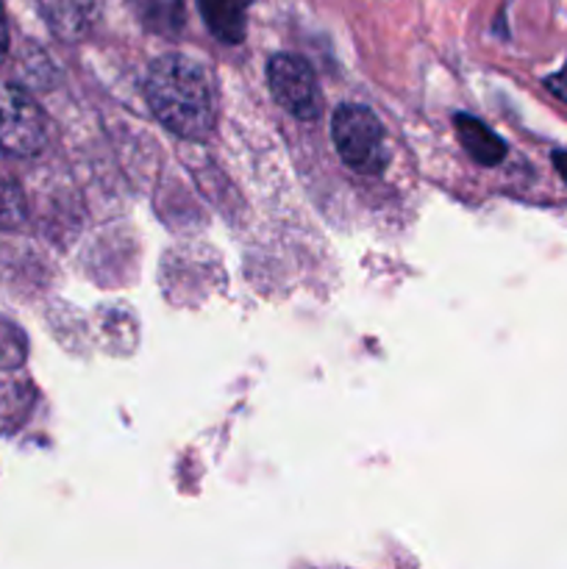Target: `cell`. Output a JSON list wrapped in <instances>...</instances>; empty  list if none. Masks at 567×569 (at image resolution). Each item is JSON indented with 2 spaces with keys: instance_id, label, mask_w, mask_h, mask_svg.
I'll return each mask as SVG.
<instances>
[{
  "instance_id": "4",
  "label": "cell",
  "mask_w": 567,
  "mask_h": 569,
  "mask_svg": "<svg viewBox=\"0 0 567 569\" xmlns=\"http://www.w3.org/2000/svg\"><path fill=\"white\" fill-rule=\"evenodd\" d=\"M272 98L287 109L295 120L311 122L322 114V92L315 70L300 56L276 53L267 64Z\"/></svg>"
},
{
  "instance_id": "7",
  "label": "cell",
  "mask_w": 567,
  "mask_h": 569,
  "mask_svg": "<svg viewBox=\"0 0 567 569\" xmlns=\"http://www.w3.org/2000/svg\"><path fill=\"white\" fill-rule=\"evenodd\" d=\"M39 6L50 28L64 39L83 37L98 14V0H39Z\"/></svg>"
},
{
  "instance_id": "2",
  "label": "cell",
  "mask_w": 567,
  "mask_h": 569,
  "mask_svg": "<svg viewBox=\"0 0 567 569\" xmlns=\"http://www.w3.org/2000/svg\"><path fill=\"white\" fill-rule=\"evenodd\" d=\"M331 137L339 159L361 176H381L392 161L387 131L367 106H339L331 117Z\"/></svg>"
},
{
  "instance_id": "1",
  "label": "cell",
  "mask_w": 567,
  "mask_h": 569,
  "mask_svg": "<svg viewBox=\"0 0 567 569\" xmlns=\"http://www.w3.org/2000/svg\"><path fill=\"white\" fill-rule=\"evenodd\" d=\"M150 111L176 137L200 142L217 120V92L211 72L200 61L181 53H167L150 64L145 81Z\"/></svg>"
},
{
  "instance_id": "13",
  "label": "cell",
  "mask_w": 567,
  "mask_h": 569,
  "mask_svg": "<svg viewBox=\"0 0 567 569\" xmlns=\"http://www.w3.org/2000/svg\"><path fill=\"white\" fill-rule=\"evenodd\" d=\"M554 167H556V172H559V176H561V181L567 183V150H556V153H554Z\"/></svg>"
},
{
  "instance_id": "6",
  "label": "cell",
  "mask_w": 567,
  "mask_h": 569,
  "mask_svg": "<svg viewBox=\"0 0 567 569\" xmlns=\"http://www.w3.org/2000/svg\"><path fill=\"white\" fill-rule=\"evenodd\" d=\"M456 137H459L461 148L484 167H495L506 159V144L498 133L489 126H484L478 117L472 114H456L454 117Z\"/></svg>"
},
{
  "instance_id": "5",
  "label": "cell",
  "mask_w": 567,
  "mask_h": 569,
  "mask_svg": "<svg viewBox=\"0 0 567 569\" xmlns=\"http://www.w3.org/2000/svg\"><path fill=\"white\" fill-rule=\"evenodd\" d=\"M250 3L253 0H198V9L211 37L226 44H239L248 31Z\"/></svg>"
},
{
  "instance_id": "8",
  "label": "cell",
  "mask_w": 567,
  "mask_h": 569,
  "mask_svg": "<svg viewBox=\"0 0 567 569\" xmlns=\"http://www.w3.org/2000/svg\"><path fill=\"white\" fill-rule=\"evenodd\" d=\"M137 20L159 37H176L183 28V0H128Z\"/></svg>"
},
{
  "instance_id": "11",
  "label": "cell",
  "mask_w": 567,
  "mask_h": 569,
  "mask_svg": "<svg viewBox=\"0 0 567 569\" xmlns=\"http://www.w3.org/2000/svg\"><path fill=\"white\" fill-rule=\"evenodd\" d=\"M545 83H548V89L556 98H561L567 103V67L561 72H556V76H550Z\"/></svg>"
},
{
  "instance_id": "9",
  "label": "cell",
  "mask_w": 567,
  "mask_h": 569,
  "mask_svg": "<svg viewBox=\"0 0 567 569\" xmlns=\"http://www.w3.org/2000/svg\"><path fill=\"white\" fill-rule=\"evenodd\" d=\"M28 356V339L11 320L0 317V370H17Z\"/></svg>"
},
{
  "instance_id": "12",
  "label": "cell",
  "mask_w": 567,
  "mask_h": 569,
  "mask_svg": "<svg viewBox=\"0 0 567 569\" xmlns=\"http://www.w3.org/2000/svg\"><path fill=\"white\" fill-rule=\"evenodd\" d=\"M6 50H9V22H6L3 3H0V61H3Z\"/></svg>"
},
{
  "instance_id": "3",
  "label": "cell",
  "mask_w": 567,
  "mask_h": 569,
  "mask_svg": "<svg viewBox=\"0 0 567 569\" xmlns=\"http://www.w3.org/2000/svg\"><path fill=\"white\" fill-rule=\"evenodd\" d=\"M48 144V117L26 89L0 83V148L14 156H37Z\"/></svg>"
},
{
  "instance_id": "10",
  "label": "cell",
  "mask_w": 567,
  "mask_h": 569,
  "mask_svg": "<svg viewBox=\"0 0 567 569\" xmlns=\"http://www.w3.org/2000/svg\"><path fill=\"white\" fill-rule=\"evenodd\" d=\"M26 220V200L11 178L0 176V228H17Z\"/></svg>"
}]
</instances>
